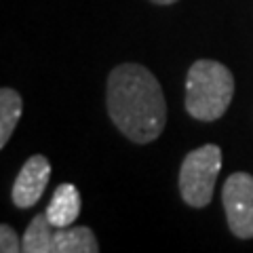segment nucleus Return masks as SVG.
<instances>
[{
    "label": "nucleus",
    "instance_id": "nucleus-1",
    "mask_svg": "<svg viewBox=\"0 0 253 253\" xmlns=\"http://www.w3.org/2000/svg\"><path fill=\"white\" fill-rule=\"evenodd\" d=\"M108 114L135 144H150L167 123V104L156 76L139 63H121L108 76Z\"/></svg>",
    "mask_w": 253,
    "mask_h": 253
},
{
    "label": "nucleus",
    "instance_id": "nucleus-2",
    "mask_svg": "<svg viewBox=\"0 0 253 253\" xmlns=\"http://www.w3.org/2000/svg\"><path fill=\"white\" fill-rule=\"evenodd\" d=\"M234 95V76L224 63L215 59H199L186 76V110L203 123L224 116Z\"/></svg>",
    "mask_w": 253,
    "mask_h": 253
},
{
    "label": "nucleus",
    "instance_id": "nucleus-3",
    "mask_svg": "<svg viewBox=\"0 0 253 253\" xmlns=\"http://www.w3.org/2000/svg\"><path fill=\"white\" fill-rule=\"evenodd\" d=\"M26 253H97L99 245L89 226H53L44 213L36 215L23 232Z\"/></svg>",
    "mask_w": 253,
    "mask_h": 253
},
{
    "label": "nucleus",
    "instance_id": "nucleus-4",
    "mask_svg": "<svg viewBox=\"0 0 253 253\" xmlns=\"http://www.w3.org/2000/svg\"><path fill=\"white\" fill-rule=\"evenodd\" d=\"M221 169V150L207 144L192 150L179 169V192L190 207L203 209L213 199V188Z\"/></svg>",
    "mask_w": 253,
    "mask_h": 253
},
{
    "label": "nucleus",
    "instance_id": "nucleus-5",
    "mask_svg": "<svg viewBox=\"0 0 253 253\" xmlns=\"http://www.w3.org/2000/svg\"><path fill=\"white\" fill-rule=\"evenodd\" d=\"M224 209L228 228L239 239H253V177L249 173H232L224 184Z\"/></svg>",
    "mask_w": 253,
    "mask_h": 253
},
{
    "label": "nucleus",
    "instance_id": "nucleus-6",
    "mask_svg": "<svg viewBox=\"0 0 253 253\" xmlns=\"http://www.w3.org/2000/svg\"><path fill=\"white\" fill-rule=\"evenodd\" d=\"M51 177V165L42 154H34L30 156L26 165L21 167L17 179L13 184L11 196L15 207L19 209H28L41 201V196L44 192L46 184Z\"/></svg>",
    "mask_w": 253,
    "mask_h": 253
},
{
    "label": "nucleus",
    "instance_id": "nucleus-7",
    "mask_svg": "<svg viewBox=\"0 0 253 253\" xmlns=\"http://www.w3.org/2000/svg\"><path fill=\"white\" fill-rule=\"evenodd\" d=\"M53 226H72L81 215V194L74 184H59L44 211Z\"/></svg>",
    "mask_w": 253,
    "mask_h": 253
},
{
    "label": "nucleus",
    "instance_id": "nucleus-8",
    "mask_svg": "<svg viewBox=\"0 0 253 253\" xmlns=\"http://www.w3.org/2000/svg\"><path fill=\"white\" fill-rule=\"evenodd\" d=\"M21 112H23L21 95L15 89L4 86V89L0 91V148H4L9 144L15 126H17L19 118H21Z\"/></svg>",
    "mask_w": 253,
    "mask_h": 253
},
{
    "label": "nucleus",
    "instance_id": "nucleus-9",
    "mask_svg": "<svg viewBox=\"0 0 253 253\" xmlns=\"http://www.w3.org/2000/svg\"><path fill=\"white\" fill-rule=\"evenodd\" d=\"M0 251L2 253H17L23 251V243L17 239V234L11 226L2 224L0 226Z\"/></svg>",
    "mask_w": 253,
    "mask_h": 253
},
{
    "label": "nucleus",
    "instance_id": "nucleus-10",
    "mask_svg": "<svg viewBox=\"0 0 253 253\" xmlns=\"http://www.w3.org/2000/svg\"><path fill=\"white\" fill-rule=\"evenodd\" d=\"M152 2H156V4H173V2H177V0H152Z\"/></svg>",
    "mask_w": 253,
    "mask_h": 253
}]
</instances>
